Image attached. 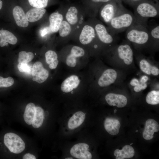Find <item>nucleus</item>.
Returning <instances> with one entry per match:
<instances>
[{
    "mask_svg": "<svg viewBox=\"0 0 159 159\" xmlns=\"http://www.w3.org/2000/svg\"><path fill=\"white\" fill-rule=\"evenodd\" d=\"M88 87L87 71L69 72L63 78L60 90L62 97L74 103L78 102L82 97L87 93Z\"/></svg>",
    "mask_w": 159,
    "mask_h": 159,
    "instance_id": "nucleus-1",
    "label": "nucleus"
},
{
    "mask_svg": "<svg viewBox=\"0 0 159 159\" xmlns=\"http://www.w3.org/2000/svg\"><path fill=\"white\" fill-rule=\"evenodd\" d=\"M90 56L82 47L76 44H69L62 48L59 59L69 72H76L87 66Z\"/></svg>",
    "mask_w": 159,
    "mask_h": 159,
    "instance_id": "nucleus-2",
    "label": "nucleus"
},
{
    "mask_svg": "<svg viewBox=\"0 0 159 159\" xmlns=\"http://www.w3.org/2000/svg\"><path fill=\"white\" fill-rule=\"evenodd\" d=\"M72 40L86 50L91 55L102 49L93 25L90 19L85 21L76 32Z\"/></svg>",
    "mask_w": 159,
    "mask_h": 159,
    "instance_id": "nucleus-3",
    "label": "nucleus"
},
{
    "mask_svg": "<svg viewBox=\"0 0 159 159\" xmlns=\"http://www.w3.org/2000/svg\"><path fill=\"white\" fill-rule=\"evenodd\" d=\"M136 23L147 26L148 19L158 17V0H141L133 7Z\"/></svg>",
    "mask_w": 159,
    "mask_h": 159,
    "instance_id": "nucleus-4",
    "label": "nucleus"
},
{
    "mask_svg": "<svg viewBox=\"0 0 159 159\" xmlns=\"http://www.w3.org/2000/svg\"><path fill=\"white\" fill-rule=\"evenodd\" d=\"M135 23L134 14L126 8L111 19L107 27L110 33L116 35Z\"/></svg>",
    "mask_w": 159,
    "mask_h": 159,
    "instance_id": "nucleus-5",
    "label": "nucleus"
},
{
    "mask_svg": "<svg viewBox=\"0 0 159 159\" xmlns=\"http://www.w3.org/2000/svg\"><path fill=\"white\" fill-rule=\"evenodd\" d=\"M86 16L82 6H80L75 4H72L64 7V19L73 28L74 31L73 37L85 21V19Z\"/></svg>",
    "mask_w": 159,
    "mask_h": 159,
    "instance_id": "nucleus-6",
    "label": "nucleus"
},
{
    "mask_svg": "<svg viewBox=\"0 0 159 159\" xmlns=\"http://www.w3.org/2000/svg\"><path fill=\"white\" fill-rule=\"evenodd\" d=\"M122 2V0H111L102 5L98 14L101 20L107 25L112 18L126 9Z\"/></svg>",
    "mask_w": 159,
    "mask_h": 159,
    "instance_id": "nucleus-7",
    "label": "nucleus"
},
{
    "mask_svg": "<svg viewBox=\"0 0 159 159\" xmlns=\"http://www.w3.org/2000/svg\"><path fill=\"white\" fill-rule=\"evenodd\" d=\"M125 37L129 42L138 45L149 42L148 26L135 23L126 30Z\"/></svg>",
    "mask_w": 159,
    "mask_h": 159,
    "instance_id": "nucleus-8",
    "label": "nucleus"
},
{
    "mask_svg": "<svg viewBox=\"0 0 159 159\" xmlns=\"http://www.w3.org/2000/svg\"><path fill=\"white\" fill-rule=\"evenodd\" d=\"M90 19L93 25L97 39L102 48L107 45L110 47L115 40L116 35L110 33L107 26L96 17L90 18Z\"/></svg>",
    "mask_w": 159,
    "mask_h": 159,
    "instance_id": "nucleus-9",
    "label": "nucleus"
},
{
    "mask_svg": "<svg viewBox=\"0 0 159 159\" xmlns=\"http://www.w3.org/2000/svg\"><path fill=\"white\" fill-rule=\"evenodd\" d=\"M0 144H2L10 152L19 154L25 149V145L21 138L17 135L11 132L5 133L3 136L2 141Z\"/></svg>",
    "mask_w": 159,
    "mask_h": 159,
    "instance_id": "nucleus-10",
    "label": "nucleus"
},
{
    "mask_svg": "<svg viewBox=\"0 0 159 159\" xmlns=\"http://www.w3.org/2000/svg\"><path fill=\"white\" fill-rule=\"evenodd\" d=\"M67 119L66 129L68 132H72L79 128L87 120V114L84 109H78L75 110Z\"/></svg>",
    "mask_w": 159,
    "mask_h": 159,
    "instance_id": "nucleus-11",
    "label": "nucleus"
},
{
    "mask_svg": "<svg viewBox=\"0 0 159 159\" xmlns=\"http://www.w3.org/2000/svg\"><path fill=\"white\" fill-rule=\"evenodd\" d=\"M70 157L77 159H91L92 155L87 143L80 142L72 146L69 150Z\"/></svg>",
    "mask_w": 159,
    "mask_h": 159,
    "instance_id": "nucleus-12",
    "label": "nucleus"
},
{
    "mask_svg": "<svg viewBox=\"0 0 159 159\" xmlns=\"http://www.w3.org/2000/svg\"><path fill=\"white\" fill-rule=\"evenodd\" d=\"M82 6L86 16L90 18L96 17L101 7L111 0H82Z\"/></svg>",
    "mask_w": 159,
    "mask_h": 159,
    "instance_id": "nucleus-13",
    "label": "nucleus"
},
{
    "mask_svg": "<svg viewBox=\"0 0 159 159\" xmlns=\"http://www.w3.org/2000/svg\"><path fill=\"white\" fill-rule=\"evenodd\" d=\"M32 75L33 81L41 84L47 80L49 77V73L44 67L42 63L38 61L35 62L33 65Z\"/></svg>",
    "mask_w": 159,
    "mask_h": 159,
    "instance_id": "nucleus-14",
    "label": "nucleus"
},
{
    "mask_svg": "<svg viewBox=\"0 0 159 159\" xmlns=\"http://www.w3.org/2000/svg\"><path fill=\"white\" fill-rule=\"evenodd\" d=\"M117 76L116 71L112 69L105 70L99 77L97 83L99 87H105L113 83Z\"/></svg>",
    "mask_w": 159,
    "mask_h": 159,
    "instance_id": "nucleus-15",
    "label": "nucleus"
},
{
    "mask_svg": "<svg viewBox=\"0 0 159 159\" xmlns=\"http://www.w3.org/2000/svg\"><path fill=\"white\" fill-rule=\"evenodd\" d=\"M117 52L119 57L123 60L127 65L131 64L133 59V52L129 44H120L117 48Z\"/></svg>",
    "mask_w": 159,
    "mask_h": 159,
    "instance_id": "nucleus-16",
    "label": "nucleus"
},
{
    "mask_svg": "<svg viewBox=\"0 0 159 159\" xmlns=\"http://www.w3.org/2000/svg\"><path fill=\"white\" fill-rule=\"evenodd\" d=\"M64 7L61 11H57L52 13L49 17L48 26L52 34L57 32L60 25L64 19Z\"/></svg>",
    "mask_w": 159,
    "mask_h": 159,
    "instance_id": "nucleus-17",
    "label": "nucleus"
},
{
    "mask_svg": "<svg viewBox=\"0 0 159 159\" xmlns=\"http://www.w3.org/2000/svg\"><path fill=\"white\" fill-rule=\"evenodd\" d=\"M58 32L62 44L72 39L74 33L73 28L64 19L62 21Z\"/></svg>",
    "mask_w": 159,
    "mask_h": 159,
    "instance_id": "nucleus-18",
    "label": "nucleus"
},
{
    "mask_svg": "<svg viewBox=\"0 0 159 159\" xmlns=\"http://www.w3.org/2000/svg\"><path fill=\"white\" fill-rule=\"evenodd\" d=\"M105 99L109 105L115 106L119 108L125 107L127 102V98L125 96L113 93H109L107 94Z\"/></svg>",
    "mask_w": 159,
    "mask_h": 159,
    "instance_id": "nucleus-19",
    "label": "nucleus"
},
{
    "mask_svg": "<svg viewBox=\"0 0 159 159\" xmlns=\"http://www.w3.org/2000/svg\"><path fill=\"white\" fill-rule=\"evenodd\" d=\"M159 130V125L157 122L153 119H149L146 121L143 137L145 140H151L153 137L154 133Z\"/></svg>",
    "mask_w": 159,
    "mask_h": 159,
    "instance_id": "nucleus-20",
    "label": "nucleus"
},
{
    "mask_svg": "<svg viewBox=\"0 0 159 159\" xmlns=\"http://www.w3.org/2000/svg\"><path fill=\"white\" fill-rule=\"evenodd\" d=\"M104 125L105 130L108 133L114 135L119 133L120 124L119 121L115 118L107 117L104 120Z\"/></svg>",
    "mask_w": 159,
    "mask_h": 159,
    "instance_id": "nucleus-21",
    "label": "nucleus"
},
{
    "mask_svg": "<svg viewBox=\"0 0 159 159\" xmlns=\"http://www.w3.org/2000/svg\"><path fill=\"white\" fill-rule=\"evenodd\" d=\"M13 15L16 24L19 26L26 27L29 24L28 21L22 9L19 6H16L13 10Z\"/></svg>",
    "mask_w": 159,
    "mask_h": 159,
    "instance_id": "nucleus-22",
    "label": "nucleus"
},
{
    "mask_svg": "<svg viewBox=\"0 0 159 159\" xmlns=\"http://www.w3.org/2000/svg\"><path fill=\"white\" fill-rule=\"evenodd\" d=\"M17 39L16 37L8 30H0V46L4 47L8 45V43L15 44L17 43Z\"/></svg>",
    "mask_w": 159,
    "mask_h": 159,
    "instance_id": "nucleus-23",
    "label": "nucleus"
},
{
    "mask_svg": "<svg viewBox=\"0 0 159 159\" xmlns=\"http://www.w3.org/2000/svg\"><path fill=\"white\" fill-rule=\"evenodd\" d=\"M46 62L51 69H56L58 66L60 61L57 52L53 50H49L45 54Z\"/></svg>",
    "mask_w": 159,
    "mask_h": 159,
    "instance_id": "nucleus-24",
    "label": "nucleus"
},
{
    "mask_svg": "<svg viewBox=\"0 0 159 159\" xmlns=\"http://www.w3.org/2000/svg\"><path fill=\"white\" fill-rule=\"evenodd\" d=\"M46 11L44 8H35L28 11L25 14L26 16L28 21L33 22L41 19Z\"/></svg>",
    "mask_w": 159,
    "mask_h": 159,
    "instance_id": "nucleus-25",
    "label": "nucleus"
},
{
    "mask_svg": "<svg viewBox=\"0 0 159 159\" xmlns=\"http://www.w3.org/2000/svg\"><path fill=\"white\" fill-rule=\"evenodd\" d=\"M135 154L133 148L131 145H125L121 150L117 149L114 152V154L116 159H124L132 157Z\"/></svg>",
    "mask_w": 159,
    "mask_h": 159,
    "instance_id": "nucleus-26",
    "label": "nucleus"
},
{
    "mask_svg": "<svg viewBox=\"0 0 159 159\" xmlns=\"http://www.w3.org/2000/svg\"><path fill=\"white\" fill-rule=\"evenodd\" d=\"M36 106L33 103H29L26 106L24 114V119L28 125H32L34 116Z\"/></svg>",
    "mask_w": 159,
    "mask_h": 159,
    "instance_id": "nucleus-27",
    "label": "nucleus"
},
{
    "mask_svg": "<svg viewBox=\"0 0 159 159\" xmlns=\"http://www.w3.org/2000/svg\"><path fill=\"white\" fill-rule=\"evenodd\" d=\"M44 119V112L43 108L40 107H36L35 112L32 123V127L35 128L41 127Z\"/></svg>",
    "mask_w": 159,
    "mask_h": 159,
    "instance_id": "nucleus-28",
    "label": "nucleus"
},
{
    "mask_svg": "<svg viewBox=\"0 0 159 159\" xmlns=\"http://www.w3.org/2000/svg\"><path fill=\"white\" fill-rule=\"evenodd\" d=\"M147 103L149 104L156 105L159 103V91H152L148 94L146 97Z\"/></svg>",
    "mask_w": 159,
    "mask_h": 159,
    "instance_id": "nucleus-29",
    "label": "nucleus"
},
{
    "mask_svg": "<svg viewBox=\"0 0 159 159\" xmlns=\"http://www.w3.org/2000/svg\"><path fill=\"white\" fill-rule=\"evenodd\" d=\"M34 57V55L32 52L22 51L19 54L18 61L19 63H27L31 61Z\"/></svg>",
    "mask_w": 159,
    "mask_h": 159,
    "instance_id": "nucleus-30",
    "label": "nucleus"
},
{
    "mask_svg": "<svg viewBox=\"0 0 159 159\" xmlns=\"http://www.w3.org/2000/svg\"><path fill=\"white\" fill-rule=\"evenodd\" d=\"M29 4L35 8H45L48 5L49 0H28Z\"/></svg>",
    "mask_w": 159,
    "mask_h": 159,
    "instance_id": "nucleus-31",
    "label": "nucleus"
},
{
    "mask_svg": "<svg viewBox=\"0 0 159 159\" xmlns=\"http://www.w3.org/2000/svg\"><path fill=\"white\" fill-rule=\"evenodd\" d=\"M152 66L146 60L143 59L140 62V67L141 71L145 73L150 75Z\"/></svg>",
    "mask_w": 159,
    "mask_h": 159,
    "instance_id": "nucleus-32",
    "label": "nucleus"
},
{
    "mask_svg": "<svg viewBox=\"0 0 159 159\" xmlns=\"http://www.w3.org/2000/svg\"><path fill=\"white\" fill-rule=\"evenodd\" d=\"M14 83V80L11 77L4 78L0 76V88L8 87L11 86Z\"/></svg>",
    "mask_w": 159,
    "mask_h": 159,
    "instance_id": "nucleus-33",
    "label": "nucleus"
},
{
    "mask_svg": "<svg viewBox=\"0 0 159 159\" xmlns=\"http://www.w3.org/2000/svg\"><path fill=\"white\" fill-rule=\"evenodd\" d=\"M17 67L19 71L21 72L29 73L30 70L29 66L27 63H19L17 65Z\"/></svg>",
    "mask_w": 159,
    "mask_h": 159,
    "instance_id": "nucleus-34",
    "label": "nucleus"
},
{
    "mask_svg": "<svg viewBox=\"0 0 159 159\" xmlns=\"http://www.w3.org/2000/svg\"><path fill=\"white\" fill-rule=\"evenodd\" d=\"M40 33L41 36L43 37H45L47 35L52 34L48 26L42 28L41 29Z\"/></svg>",
    "mask_w": 159,
    "mask_h": 159,
    "instance_id": "nucleus-35",
    "label": "nucleus"
},
{
    "mask_svg": "<svg viewBox=\"0 0 159 159\" xmlns=\"http://www.w3.org/2000/svg\"><path fill=\"white\" fill-rule=\"evenodd\" d=\"M147 87V85L146 83H141L135 86L134 88V90L135 92H138L142 90L145 89Z\"/></svg>",
    "mask_w": 159,
    "mask_h": 159,
    "instance_id": "nucleus-36",
    "label": "nucleus"
},
{
    "mask_svg": "<svg viewBox=\"0 0 159 159\" xmlns=\"http://www.w3.org/2000/svg\"><path fill=\"white\" fill-rule=\"evenodd\" d=\"M141 0H122V2L131 6L133 8L138 2Z\"/></svg>",
    "mask_w": 159,
    "mask_h": 159,
    "instance_id": "nucleus-37",
    "label": "nucleus"
},
{
    "mask_svg": "<svg viewBox=\"0 0 159 159\" xmlns=\"http://www.w3.org/2000/svg\"><path fill=\"white\" fill-rule=\"evenodd\" d=\"M151 73L153 75H158L159 74V69L157 67L152 66L151 70Z\"/></svg>",
    "mask_w": 159,
    "mask_h": 159,
    "instance_id": "nucleus-38",
    "label": "nucleus"
},
{
    "mask_svg": "<svg viewBox=\"0 0 159 159\" xmlns=\"http://www.w3.org/2000/svg\"><path fill=\"white\" fill-rule=\"evenodd\" d=\"M23 159H36V157L34 155L30 153L25 154L22 158Z\"/></svg>",
    "mask_w": 159,
    "mask_h": 159,
    "instance_id": "nucleus-39",
    "label": "nucleus"
},
{
    "mask_svg": "<svg viewBox=\"0 0 159 159\" xmlns=\"http://www.w3.org/2000/svg\"><path fill=\"white\" fill-rule=\"evenodd\" d=\"M140 84L139 80L136 79H132L130 82V84L132 86H136Z\"/></svg>",
    "mask_w": 159,
    "mask_h": 159,
    "instance_id": "nucleus-40",
    "label": "nucleus"
},
{
    "mask_svg": "<svg viewBox=\"0 0 159 159\" xmlns=\"http://www.w3.org/2000/svg\"><path fill=\"white\" fill-rule=\"evenodd\" d=\"M148 80V77L144 75L141 77L140 80V82L141 83H145Z\"/></svg>",
    "mask_w": 159,
    "mask_h": 159,
    "instance_id": "nucleus-41",
    "label": "nucleus"
},
{
    "mask_svg": "<svg viewBox=\"0 0 159 159\" xmlns=\"http://www.w3.org/2000/svg\"><path fill=\"white\" fill-rule=\"evenodd\" d=\"M3 5V2L2 1L0 0V10L1 9Z\"/></svg>",
    "mask_w": 159,
    "mask_h": 159,
    "instance_id": "nucleus-42",
    "label": "nucleus"
}]
</instances>
